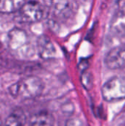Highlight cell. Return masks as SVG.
I'll return each mask as SVG.
<instances>
[{"label":"cell","instance_id":"1","mask_svg":"<svg viewBox=\"0 0 125 126\" xmlns=\"http://www.w3.org/2000/svg\"><path fill=\"white\" fill-rule=\"evenodd\" d=\"M43 83L36 76L26 77L9 88L10 94L14 97L32 99L38 97L43 92Z\"/></svg>","mask_w":125,"mask_h":126},{"label":"cell","instance_id":"2","mask_svg":"<svg viewBox=\"0 0 125 126\" xmlns=\"http://www.w3.org/2000/svg\"><path fill=\"white\" fill-rule=\"evenodd\" d=\"M7 46L15 56L25 58L31 56L32 46L28 34L20 28L12 29L7 35Z\"/></svg>","mask_w":125,"mask_h":126},{"label":"cell","instance_id":"3","mask_svg":"<svg viewBox=\"0 0 125 126\" xmlns=\"http://www.w3.org/2000/svg\"><path fill=\"white\" fill-rule=\"evenodd\" d=\"M102 95L107 102L125 99V77L117 76L108 80L102 88Z\"/></svg>","mask_w":125,"mask_h":126},{"label":"cell","instance_id":"4","mask_svg":"<svg viewBox=\"0 0 125 126\" xmlns=\"http://www.w3.org/2000/svg\"><path fill=\"white\" fill-rule=\"evenodd\" d=\"M17 20L24 23H35L43 19L45 11L43 5L35 0L25 1L17 11Z\"/></svg>","mask_w":125,"mask_h":126},{"label":"cell","instance_id":"5","mask_svg":"<svg viewBox=\"0 0 125 126\" xmlns=\"http://www.w3.org/2000/svg\"><path fill=\"white\" fill-rule=\"evenodd\" d=\"M105 63L111 69H119L125 67V44L110 50L105 57Z\"/></svg>","mask_w":125,"mask_h":126},{"label":"cell","instance_id":"6","mask_svg":"<svg viewBox=\"0 0 125 126\" xmlns=\"http://www.w3.org/2000/svg\"><path fill=\"white\" fill-rule=\"evenodd\" d=\"M36 47L38 55L43 59H51L56 55V49L53 43L45 35H41L38 38Z\"/></svg>","mask_w":125,"mask_h":126},{"label":"cell","instance_id":"7","mask_svg":"<svg viewBox=\"0 0 125 126\" xmlns=\"http://www.w3.org/2000/svg\"><path fill=\"white\" fill-rule=\"evenodd\" d=\"M110 29L115 36H125V4L115 13L111 20Z\"/></svg>","mask_w":125,"mask_h":126},{"label":"cell","instance_id":"8","mask_svg":"<svg viewBox=\"0 0 125 126\" xmlns=\"http://www.w3.org/2000/svg\"><path fill=\"white\" fill-rule=\"evenodd\" d=\"M55 119L48 111H43L34 114L29 119V126H54Z\"/></svg>","mask_w":125,"mask_h":126},{"label":"cell","instance_id":"9","mask_svg":"<svg viewBox=\"0 0 125 126\" xmlns=\"http://www.w3.org/2000/svg\"><path fill=\"white\" fill-rule=\"evenodd\" d=\"M25 1V0H0V13H15L22 7Z\"/></svg>","mask_w":125,"mask_h":126},{"label":"cell","instance_id":"10","mask_svg":"<svg viewBox=\"0 0 125 126\" xmlns=\"http://www.w3.org/2000/svg\"><path fill=\"white\" fill-rule=\"evenodd\" d=\"M26 117L24 112L18 109L14 111L7 118L4 126H24Z\"/></svg>","mask_w":125,"mask_h":126},{"label":"cell","instance_id":"11","mask_svg":"<svg viewBox=\"0 0 125 126\" xmlns=\"http://www.w3.org/2000/svg\"><path fill=\"white\" fill-rule=\"evenodd\" d=\"M51 5L57 12L66 11L71 4V0H49Z\"/></svg>","mask_w":125,"mask_h":126},{"label":"cell","instance_id":"12","mask_svg":"<svg viewBox=\"0 0 125 126\" xmlns=\"http://www.w3.org/2000/svg\"><path fill=\"white\" fill-rule=\"evenodd\" d=\"M81 83L86 90H91L93 87V77L91 74L84 71L81 75Z\"/></svg>","mask_w":125,"mask_h":126},{"label":"cell","instance_id":"13","mask_svg":"<svg viewBox=\"0 0 125 126\" xmlns=\"http://www.w3.org/2000/svg\"><path fill=\"white\" fill-rule=\"evenodd\" d=\"M66 126H84L81 120L77 118H71L66 122Z\"/></svg>","mask_w":125,"mask_h":126},{"label":"cell","instance_id":"14","mask_svg":"<svg viewBox=\"0 0 125 126\" xmlns=\"http://www.w3.org/2000/svg\"><path fill=\"white\" fill-rule=\"evenodd\" d=\"M114 2H116V3H119V2H120L121 1H122V0H113Z\"/></svg>","mask_w":125,"mask_h":126},{"label":"cell","instance_id":"15","mask_svg":"<svg viewBox=\"0 0 125 126\" xmlns=\"http://www.w3.org/2000/svg\"><path fill=\"white\" fill-rule=\"evenodd\" d=\"M1 42H0V48H1Z\"/></svg>","mask_w":125,"mask_h":126},{"label":"cell","instance_id":"16","mask_svg":"<svg viewBox=\"0 0 125 126\" xmlns=\"http://www.w3.org/2000/svg\"><path fill=\"white\" fill-rule=\"evenodd\" d=\"M0 126H1V119H0Z\"/></svg>","mask_w":125,"mask_h":126}]
</instances>
